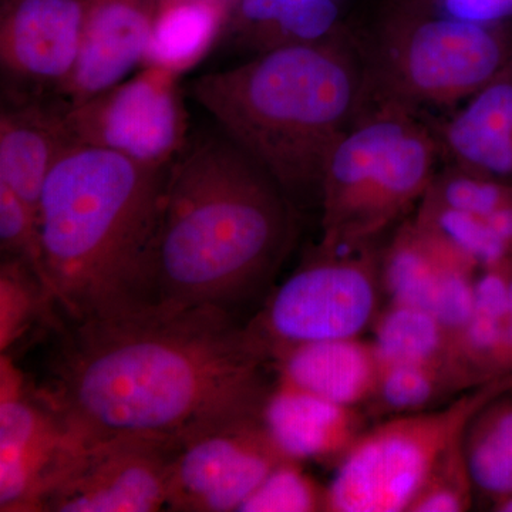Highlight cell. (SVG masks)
I'll return each instance as SVG.
<instances>
[{
    "label": "cell",
    "instance_id": "cell-1",
    "mask_svg": "<svg viewBox=\"0 0 512 512\" xmlns=\"http://www.w3.org/2000/svg\"><path fill=\"white\" fill-rule=\"evenodd\" d=\"M36 393L74 439L120 433L183 437L262 414L271 356L247 325L217 306L151 305L63 322Z\"/></svg>",
    "mask_w": 512,
    "mask_h": 512
},
{
    "label": "cell",
    "instance_id": "cell-2",
    "mask_svg": "<svg viewBox=\"0 0 512 512\" xmlns=\"http://www.w3.org/2000/svg\"><path fill=\"white\" fill-rule=\"evenodd\" d=\"M292 232L288 194L234 141L185 146L165 181L150 306L231 311L271 278Z\"/></svg>",
    "mask_w": 512,
    "mask_h": 512
},
{
    "label": "cell",
    "instance_id": "cell-3",
    "mask_svg": "<svg viewBox=\"0 0 512 512\" xmlns=\"http://www.w3.org/2000/svg\"><path fill=\"white\" fill-rule=\"evenodd\" d=\"M168 168L74 144L40 198L46 285L63 322L150 306V269Z\"/></svg>",
    "mask_w": 512,
    "mask_h": 512
},
{
    "label": "cell",
    "instance_id": "cell-4",
    "mask_svg": "<svg viewBox=\"0 0 512 512\" xmlns=\"http://www.w3.org/2000/svg\"><path fill=\"white\" fill-rule=\"evenodd\" d=\"M194 96L288 197L319 195L326 161L356 120L362 79L348 49L332 37L204 74Z\"/></svg>",
    "mask_w": 512,
    "mask_h": 512
},
{
    "label": "cell",
    "instance_id": "cell-5",
    "mask_svg": "<svg viewBox=\"0 0 512 512\" xmlns=\"http://www.w3.org/2000/svg\"><path fill=\"white\" fill-rule=\"evenodd\" d=\"M440 146L412 111L383 103L340 137L320 183L323 247L369 244L416 207L437 175Z\"/></svg>",
    "mask_w": 512,
    "mask_h": 512
},
{
    "label": "cell",
    "instance_id": "cell-6",
    "mask_svg": "<svg viewBox=\"0 0 512 512\" xmlns=\"http://www.w3.org/2000/svg\"><path fill=\"white\" fill-rule=\"evenodd\" d=\"M512 389V375L426 412L383 419L360 434L328 485L329 512H407L443 451L474 414Z\"/></svg>",
    "mask_w": 512,
    "mask_h": 512
},
{
    "label": "cell",
    "instance_id": "cell-7",
    "mask_svg": "<svg viewBox=\"0 0 512 512\" xmlns=\"http://www.w3.org/2000/svg\"><path fill=\"white\" fill-rule=\"evenodd\" d=\"M367 245L323 247L276 289L248 328L272 363L302 343L360 338L379 315L380 258Z\"/></svg>",
    "mask_w": 512,
    "mask_h": 512
},
{
    "label": "cell",
    "instance_id": "cell-8",
    "mask_svg": "<svg viewBox=\"0 0 512 512\" xmlns=\"http://www.w3.org/2000/svg\"><path fill=\"white\" fill-rule=\"evenodd\" d=\"M490 23L440 16L400 33L384 50L382 73L392 92L384 103L409 111L443 107L493 82L512 63V46Z\"/></svg>",
    "mask_w": 512,
    "mask_h": 512
},
{
    "label": "cell",
    "instance_id": "cell-9",
    "mask_svg": "<svg viewBox=\"0 0 512 512\" xmlns=\"http://www.w3.org/2000/svg\"><path fill=\"white\" fill-rule=\"evenodd\" d=\"M180 437L120 433L74 441L36 512H153L165 510Z\"/></svg>",
    "mask_w": 512,
    "mask_h": 512
},
{
    "label": "cell",
    "instance_id": "cell-10",
    "mask_svg": "<svg viewBox=\"0 0 512 512\" xmlns=\"http://www.w3.org/2000/svg\"><path fill=\"white\" fill-rule=\"evenodd\" d=\"M77 144L103 148L138 164L167 168L187 146L177 74L156 66L80 104H66Z\"/></svg>",
    "mask_w": 512,
    "mask_h": 512
},
{
    "label": "cell",
    "instance_id": "cell-11",
    "mask_svg": "<svg viewBox=\"0 0 512 512\" xmlns=\"http://www.w3.org/2000/svg\"><path fill=\"white\" fill-rule=\"evenodd\" d=\"M288 460L262 414L208 424L180 437L165 510L241 511L266 477Z\"/></svg>",
    "mask_w": 512,
    "mask_h": 512
},
{
    "label": "cell",
    "instance_id": "cell-12",
    "mask_svg": "<svg viewBox=\"0 0 512 512\" xmlns=\"http://www.w3.org/2000/svg\"><path fill=\"white\" fill-rule=\"evenodd\" d=\"M0 369V511L36 512L74 439L9 357Z\"/></svg>",
    "mask_w": 512,
    "mask_h": 512
},
{
    "label": "cell",
    "instance_id": "cell-13",
    "mask_svg": "<svg viewBox=\"0 0 512 512\" xmlns=\"http://www.w3.org/2000/svg\"><path fill=\"white\" fill-rule=\"evenodd\" d=\"M477 271L429 229L407 221L380 256L383 291L390 302L433 313L450 335L473 309Z\"/></svg>",
    "mask_w": 512,
    "mask_h": 512
},
{
    "label": "cell",
    "instance_id": "cell-14",
    "mask_svg": "<svg viewBox=\"0 0 512 512\" xmlns=\"http://www.w3.org/2000/svg\"><path fill=\"white\" fill-rule=\"evenodd\" d=\"M83 13L84 0H2L3 72L59 93L79 55Z\"/></svg>",
    "mask_w": 512,
    "mask_h": 512
},
{
    "label": "cell",
    "instance_id": "cell-15",
    "mask_svg": "<svg viewBox=\"0 0 512 512\" xmlns=\"http://www.w3.org/2000/svg\"><path fill=\"white\" fill-rule=\"evenodd\" d=\"M158 0H84L79 55L60 94L69 106L123 82L144 64Z\"/></svg>",
    "mask_w": 512,
    "mask_h": 512
},
{
    "label": "cell",
    "instance_id": "cell-16",
    "mask_svg": "<svg viewBox=\"0 0 512 512\" xmlns=\"http://www.w3.org/2000/svg\"><path fill=\"white\" fill-rule=\"evenodd\" d=\"M436 137L451 167L512 185V63L463 101Z\"/></svg>",
    "mask_w": 512,
    "mask_h": 512
},
{
    "label": "cell",
    "instance_id": "cell-17",
    "mask_svg": "<svg viewBox=\"0 0 512 512\" xmlns=\"http://www.w3.org/2000/svg\"><path fill=\"white\" fill-rule=\"evenodd\" d=\"M66 106L22 97L0 114V183L39 214L43 188L59 158L77 144L66 123Z\"/></svg>",
    "mask_w": 512,
    "mask_h": 512
},
{
    "label": "cell",
    "instance_id": "cell-18",
    "mask_svg": "<svg viewBox=\"0 0 512 512\" xmlns=\"http://www.w3.org/2000/svg\"><path fill=\"white\" fill-rule=\"evenodd\" d=\"M262 420L279 450L291 460H340L366 430L359 407L329 402L278 380Z\"/></svg>",
    "mask_w": 512,
    "mask_h": 512
},
{
    "label": "cell",
    "instance_id": "cell-19",
    "mask_svg": "<svg viewBox=\"0 0 512 512\" xmlns=\"http://www.w3.org/2000/svg\"><path fill=\"white\" fill-rule=\"evenodd\" d=\"M278 380L343 406H365L375 392L380 363L372 342L360 338L302 343L274 359Z\"/></svg>",
    "mask_w": 512,
    "mask_h": 512
},
{
    "label": "cell",
    "instance_id": "cell-20",
    "mask_svg": "<svg viewBox=\"0 0 512 512\" xmlns=\"http://www.w3.org/2000/svg\"><path fill=\"white\" fill-rule=\"evenodd\" d=\"M336 23L335 0H234L222 37L256 56L332 39Z\"/></svg>",
    "mask_w": 512,
    "mask_h": 512
},
{
    "label": "cell",
    "instance_id": "cell-21",
    "mask_svg": "<svg viewBox=\"0 0 512 512\" xmlns=\"http://www.w3.org/2000/svg\"><path fill=\"white\" fill-rule=\"evenodd\" d=\"M507 259L477 275L470 316L451 335L447 365L463 393L500 379L498 363L507 308Z\"/></svg>",
    "mask_w": 512,
    "mask_h": 512
},
{
    "label": "cell",
    "instance_id": "cell-22",
    "mask_svg": "<svg viewBox=\"0 0 512 512\" xmlns=\"http://www.w3.org/2000/svg\"><path fill=\"white\" fill-rule=\"evenodd\" d=\"M234 0H161L143 66L183 74L224 35Z\"/></svg>",
    "mask_w": 512,
    "mask_h": 512
},
{
    "label": "cell",
    "instance_id": "cell-23",
    "mask_svg": "<svg viewBox=\"0 0 512 512\" xmlns=\"http://www.w3.org/2000/svg\"><path fill=\"white\" fill-rule=\"evenodd\" d=\"M463 441L476 501L495 511L512 498V389L474 414Z\"/></svg>",
    "mask_w": 512,
    "mask_h": 512
},
{
    "label": "cell",
    "instance_id": "cell-24",
    "mask_svg": "<svg viewBox=\"0 0 512 512\" xmlns=\"http://www.w3.org/2000/svg\"><path fill=\"white\" fill-rule=\"evenodd\" d=\"M372 345L380 366L447 363L450 332L433 313L390 302L373 323Z\"/></svg>",
    "mask_w": 512,
    "mask_h": 512
},
{
    "label": "cell",
    "instance_id": "cell-25",
    "mask_svg": "<svg viewBox=\"0 0 512 512\" xmlns=\"http://www.w3.org/2000/svg\"><path fill=\"white\" fill-rule=\"evenodd\" d=\"M460 394L446 362L396 363L380 366L375 392L365 406L373 417L389 419L436 409V404Z\"/></svg>",
    "mask_w": 512,
    "mask_h": 512
},
{
    "label": "cell",
    "instance_id": "cell-26",
    "mask_svg": "<svg viewBox=\"0 0 512 512\" xmlns=\"http://www.w3.org/2000/svg\"><path fill=\"white\" fill-rule=\"evenodd\" d=\"M36 323L59 328L63 323L49 289L18 259L2 256L0 265V350L12 349Z\"/></svg>",
    "mask_w": 512,
    "mask_h": 512
},
{
    "label": "cell",
    "instance_id": "cell-27",
    "mask_svg": "<svg viewBox=\"0 0 512 512\" xmlns=\"http://www.w3.org/2000/svg\"><path fill=\"white\" fill-rule=\"evenodd\" d=\"M464 431L443 451L407 512H466L476 488L464 451Z\"/></svg>",
    "mask_w": 512,
    "mask_h": 512
},
{
    "label": "cell",
    "instance_id": "cell-28",
    "mask_svg": "<svg viewBox=\"0 0 512 512\" xmlns=\"http://www.w3.org/2000/svg\"><path fill=\"white\" fill-rule=\"evenodd\" d=\"M241 511L329 512L328 487H322L306 474L302 463L288 460L266 477Z\"/></svg>",
    "mask_w": 512,
    "mask_h": 512
},
{
    "label": "cell",
    "instance_id": "cell-29",
    "mask_svg": "<svg viewBox=\"0 0 512 512\" xmlns=\"http://www.w3.org/2000/svg\"><path fill=\"white\" fill-rule=\"evenodd\" d=\"M0 248H2V256L23 262L46 285L37 215L15 191L2 183H0Z\"/></svg>",
    "mask_w": 512,
    "mask_h": 512
},
{
    "label": "cell",
    "instance_id": "cell-30",
    "mask_svg": "<svg viewBox=\"0 0 512 512\" xmlns=\"http://www.w3.org/2000/svg\"><path fill=\"white\" fill-rule=\"evenodd\" d=\"M451 15L493 22L512 13V0H448Z\"/></svg>",
    "mask_w": 512,
    "mask_h": 512
},
{
    "label": "cell",
    "instance_id": "cell-31",
    "mask_svg": "<svg viewBox=\"0 0 512 512\" xmlns=\"http://www.w3.org/2000/svg\"><path fill=\"white\" fill-rule=\"evenodd\" d=\"M512 375V256L507 259V308H505L503 348L498 376Z\"/></svg>",
    "mask_w": 512,
    "mask_h": 512
},
{
    "label": "cell",
    "instance_id": "cell-32",
    "mask_svg": "<svg viewBox=\"0 0 512 512\" xmlns=\"http://www.w3.org/2000/svg\"><path fill=\"white\" fill-rule=\"evenodd\" d=\"M494 512H512V498L505 503L498 505Z\"/></svg>",
    "mask_w": 512,
    "mask_h": 512
},
{
    "label": "cell",
    "instance_id": "cell-33",
    "mask_svg": "<svg viewBox=\"0 0 512 512\" xmlns=\"http://www.w3.org/2000/svg\"><path fill=\"white\" fill-rule=\"evenodd\" d=\"M158 2H161V0H158Z\"/></svg>",
    "mask_w": 512,
    "mask_h": 512
}]
</instances>
